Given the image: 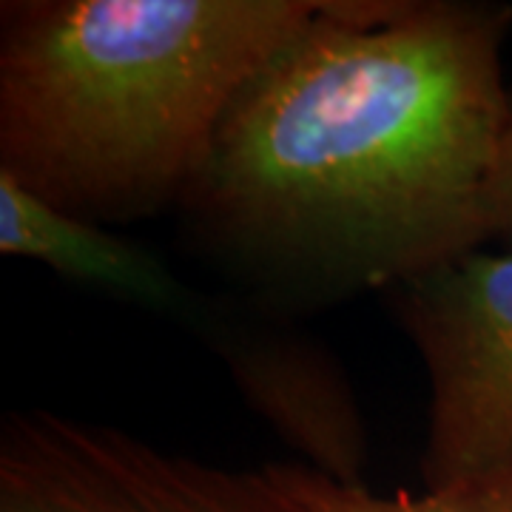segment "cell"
<instances>
[{
    "instance_id": "obj_1",
    "label": "cell",
    "mask_w": 512,
    "mask_h": 512,
    "mask_svg": "<svg viewBox=\"0 0 512 512\" xmlns=\"http://www.w3.org/2000/svg\"><path fill=\"white\" fill-rule=\"evenodd\" d=\"M512 6L319 0L242 86L185 202L276 274L359 291L473 254Z\"/></svg>"
},
{
    "instance_id": "obj_2",
    "label": "cell",
    "mask_w": 512,
    "mask_h": 512,
    "mask_svg": "<svg viewBox=\"0 0 512 512\" xmlns=\"http://www.w3.org/2000/svg\"><path fill=\"white\" fill-rule=\"evenodd\" d=\"M313 0L3 3L0 174L80 220L185 194L222 117Z\"/></svg>"
},
{
    "instance_id": "obj_3",
    "label": "cell",
    "mask_w": 512,
    "mask_h": 512,
    "mask_svg": "<svg viewBox=\"0 0 512 512\" xmlns=\"http://www.w3.org/2000/svg\"><path fill=\"white\" fill-rule=\"evenodd\" d=\"M396 305L430 376L424 490L512 464V251L430 268Z\"/></svg>"
},
{
    "instance_id": "obj_4",
    "label": "cell",
    "mask_w": 512,
    "mask_h": 512,
    "mask_svg": "<svg viewBox=\"0 0 512 512\" xmlns=\"http://www.w3.org/2000/svg\"><path fill=\"white\" fill-rule=\"evenodd\" d=\"M0 512H299L271 473L165 453L117 427L29 413L0 441Z\"/></svg>"
},
{
    "instance_id": "obj_5",
    "label": "cell",
    "mask_w": 512,
    "mask_h": 512,
    "mask_svg": "<svg viewBox=\"0 0 512 512\" xmlns=\"http://www.w3.org/2000/svg\"><path fill=\"white\" fill-rule=\"evenodd\" d=\"M245 399L276 433L339 484H362L365 424L345 379L322 353L293 342H245L225 353Z\"/></svg>"
},
{
    "instance_id": "obj_6",
    "label": "cell",
    "mask_w": 512,
    "mask_h": 512,
    "mask_svg": "<svg viewBox=\"0 0 512 512\" xmlns=\"http://www.w3.org/2000/svg\"><path fill=\"white\" fill-rule=\"evenodd\" d=\"M0 251L154 311H180L183 285L163 262L103 225L63 214L0 174Z\"/></svg>"
},
{
    "instance_id": "obj_7",
    "label": "cell",
    "mask_w": 512,
    "mask_h": 512,
    "mask_svg": "<svg viewBox=\"0 0 512 512\" xmlns=\"http://www.w3.org/2000/svg\"><path fill=\"white\" fill-rule=\"evenodd\" d=\"M265 470L299 512H512V464L421 495H376L365 484H339L308 464H268Z\"/></svg>"
},
{
    "instance_id": "obj_8",
    "label": "cell",
    "mask_w": 512,
    "mask_h": 512,
    "mask_svg": "<svg viewBox=\"0 0 512 512\" xmlns=\"http://www.w3.org/2000/svg\"><path fill=\"white\" fill-rule=\"evenodd\" d=\"M478 225L484 239H507L512 242V94L507 120L495 146L493 165L478 200Z\"/></svg>"
}]
</instances>
